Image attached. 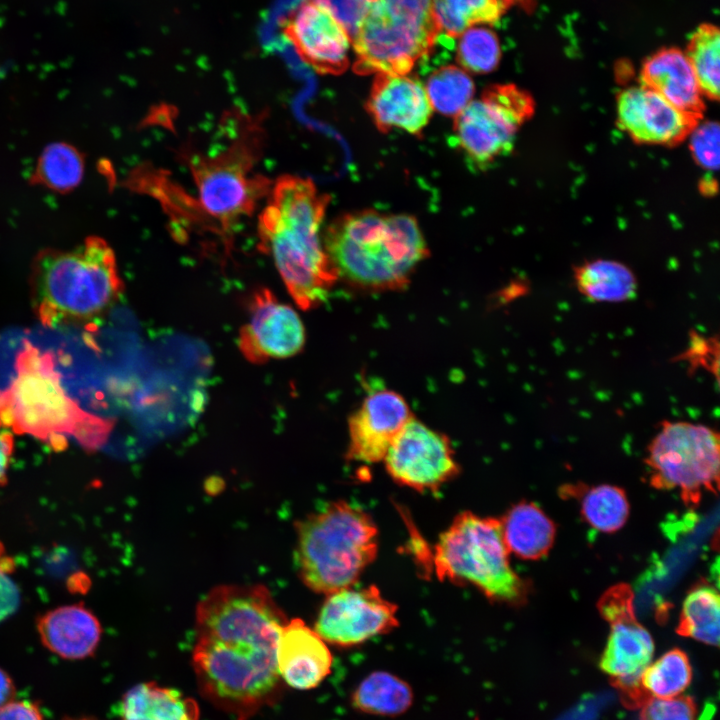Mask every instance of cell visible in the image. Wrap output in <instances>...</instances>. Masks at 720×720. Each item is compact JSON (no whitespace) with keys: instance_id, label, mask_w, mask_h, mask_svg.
<instances>
[{"instance_id":"f546056e","label":"cell","mask_w":720,"mask_h":720,"mask_svg":"<svg viewBox=\"0 0 720 720\" xmlns=\"http://www.w3.org/2000/svg\"><path fill=\"white\" fill-rule=\"evenodd\" d=\"M720 598L709 585L695 587L684 600L676 632L702 643L719 646Z\"/></svg>"},{"instance_id":"d6986e66","label":"cell","mask_w":720,"mask_h":720,"mask_svg":"<svg viewBox=\"0 0 720 720\" xmlns=\"http://www.w3.org/2000/svg\"><path fill=\"white\" fill-rule=\"evenodd\" d=\"M366 105L380 131L412 135L421 134L433 111L424 85L408 75L377 74Z\"/></svg>"},{"instance_id":"2e32d148","label":"cell","mask_w":720,"mask_h":720,"mask_svg":"<svg viewBox=\"0 0 720 720\" xmlns=\"http://www.w3.org/2000/svg\"><path fill=\"white\" fill-rule=\"evenodd\" d=\"M305 328L298 313L266 288L257 290L249 305L248 322L240 329L242 355L254 364L285 359L302 351Z\"/></svg>"},{"instance_id":"44dd1931","label":"cell","mask_w":720,"mask_h":720,"mask_svg":"<svg viewBox=\"0 0 720 720\" xmlns=\"http://www.w3.org/2000/svg\"><path fill=\"white\" fill-rule=\"evenodd\" d=\"M642 85L654 90L678 109L701 119L703 94L684 52L664 48L648 57L641 68Z\"/></svg>"},{"instance_id":"8d00e7d4","label":"cell","mask_w":720,"mask_h":720,"mask_svg":"<svg viewBox=\"0 0 720 720\" xmlns=\"http://www.w3.org/2000/svg\"><path fill=\"white\" fill-rule=\"evenodd\" d=\"M13 567L0 545V622L11 616L20 604V591L11 577Z\"/></svg>"},{"instance_id":"52a82bcc","label":"cell","mask_w":720,"mask_h":720,"mask_svg":"<svg viewBox=\"0 0 720 720\" xmlns=\"http://www.w3.org/2000/svg\"><path fill=\"white\" fill-rule=\"evenodd\" d=\"M500 519L458 514L435 545L437 577L476 587L489 600L519 604L527 585L511 568Z\"/></svg>"},{"instance_id":"9a60e30c","label":"cell","mask_w":720,"mask_h":720,"mask_svg":"<svg viewBox=\"0 0 720 720\" xmlns=\"http://www.w3.org/2000/svg\"><path fill=\"white\" fill-rule=\"evenodd\" d=\"M397 607L375 586L345 588L328 595L315 623V631L330 644L349 647L398 626Z\"/></svg>"},{"instance_id":"4316f807","label":"cell","mask_w":720,"mask_h":720,"mask_svg":"<svg viewBox=\"0 0 720 720\" xmlns=\"http://www.w3.org/2000/svg\"><path fill=\"white\" fill-rule=\"evenodd\" d=\"M85 170L84 154L66 142L47 145L41 152L29 183L59 194L72 192L81 183Z\"/></svg>"},{"instance_id":"4fadbf2b","label":"cell","mask_w":720,"mask_h":720,"mask_svg":"<svg viewBox=\"0 0 720 720\" xmlns=\"http://www.w3.org/2000/svg\"><path fill=\"white\" fill-rule=\"evenodd\" d=\"M279 27L300 59L318 73L337 75L347 69L351 38L330 0H298Z\"/></svg>"},{"instance_id":"ab89813d","label":"cell","mask_w":720,"mask_h":720,"mask_svg":"<svg viewBox=\"0 0 720 720\" xmlns=\"http://www.w3.org/2000/svg\"><path fill=\"white\" fill-rule=\"evenodd\" d=\"M13 452L12 435L1 428L0 424V485L6 482V475Z\"/></svg>"},{"instance_id":"603a6c76","label":"cell","mask_w":720,"mask_h":720,"mask_svg":"<svg viewBox=\"0 0 720 720\" xmlns=\"http://www.w3.org/2000/svg\"><path fill=\"white\" fill-rule=\"evenodd\" d=\"M502 535L510 552L525 560L548 554L556 533L554 522L534 503L513 505L500 519Z\"/></svg>"},{"instance_id":"7402d4cb","label":"cell","mask_w":720,"mask_h":720,"mask_svg":"<svg viewBox=\"0 0 720 720\" xmlns=\"http://www.w3.org/2000/svg\"><path fill=\"white\" fill-rule=\"evenodd\" d=\"M42 644L64 659L77 660L94 654L101 638L96 616L80 604L46 612L37 622Z\"/></svg>"},{"instance_id":"8fae6325","label":"cell","mask_w":720,"mask_h":720,"mask_svg":"<svg viewBox=\"0 0 720 720\" xmlns=\"http://www.w3.org/2000/svg\"><path fill=\"white\" fill-rule=\"evenodd\" d=\"M598 609L610 624L600 668L609 676L626 705L640 707L648 699L641 689L640 677L651 663L654 642L648 630L636 619L631 587L627 584L611 587L601 596Z\"/></svg>"},{"instance_id":"ac0fdd59","label":"cell","mask_w":720,"mask_h":720,"mask_svg":"<svg viewBox=\"0 0 720 720\" xmlns=\"http://www.w3.org/2000/svg\"><path fill=\"white\" fill-rule=\"evenodd\" d=\"M699 120L644 85L629 87L617 97L618 124L638 143L677 144L691 133Z\"/></svg>"},{"instance_id":"5b68a950","label":"cell","mask_w":720,"mask_h":720,"mask_svg":"<svg viewBox=\"0 0 720 720\" xmlns=\"http://www.w3.org/2000/svg\"><path fill=\"white\" fill-rule=\"evenodd\" d=\"M296 562L303 583L331 594L357 582L378 552V529L361 508L340 500L296 524Z\"/></svg>"},{"instance_id":"277c9868","label":"cell","mask_w":720,"mask_h":720,"mask_svg":"<svg viewBox=\"0 0 720 720\" xmlns=\"http://www.w3.org/2000/svg\"><path fill=\"white\" fill-rule=\"evenodd\" d=\"M31 284L36 312L46 325L94 318L123 289L114 251L98 236L68 250H41L32 263Z\"/></svg>"},{"instance_id":"cb8c5ba5","label":"cell","mask_w":720,"mask_h":720,"mask_svg":"<svg viewBox=\"0 0 720 720\" xmlns=\"http://www.w3.org/2000/svg\"><path fill=\"white\" fill-rule=\"evenodd\" d=\"M119 714L121 720H198L199 707L176 689L145 682L124 694Z\"/></svg>"},{"instance_id":"9c48e42d","label":"cell","mask_w":720,"mask_h":720,"mask_svg":"<svg viewBox=\"0 0 720 720\" xmlns=\"http://www.w3.org/2000/svg\"><path fill=\"white\" fill-rule=\"evenodd\" d=\"M645 464L651 486L677 489L684 504L696 506L703 491L719 487V434L704 424L666 420L648 445Z\"/></svg>"},{"instance_id":"f1b7e54d","label":"cell","mask_w":720,"mask_h":720,"mask_svg":"<svg viewBox=\"0 0 720 720\" xmlns=\"http://www.w3.org/2000/svg\"><path fill=\"white\" fill-rule=\"evenodd\" d=\"M440 35L459 37L475 24L498 21L509 6L503 0H431Z\"/></svg>"},{"instance_id":"836d02e7","label":"cell","mask_w":720,"mask_h":720,"mask_svg":"<svg viewBox=\"0 0 720 720\" xmlns=\"http://www.w3.org/2000/svg\"><path fill=\"white\" fill-rule=\"evenodd\" d=\"M501 49L496 34L485 27H471L460 35L456 61L466 72L485 74L498 65Z\"/></svg>"},{"instance_id":"8992f818","label":"cell","mask_w":720,"mask_h":720,"mask_svg":"<svg viewBox=\"0 0 720 720\" xmlns=\"http://www.w3.org/2000/svg\"><path fill=\"white\" fill-rule=\"evenodd\" d=\"M0 424L56 448L64 446L66 434L95 448L111 426L84 413L65 393L51 356L30 346L18 358L16 378L0 395Z\"/></svg>"},{"instance_id":"5bb4252c","label":"cell","mask_w":720,"mask_h":720,"mask_svg":"<svg viewBox=\"0 0 720 720\" xmlns=\"http://www.w3.org/2000/svg\"><path fill=\"white\" fill-rule=\"evenodd\" d=\"M391 478L417 491H436L460 472L449 438L412 418L384 459Z\"/></svg>"},{"instance_id":"f35d334b","label":"cell","mask_w":720,"mask_h":720,"mask_svg":"<svg viewBox=\"0 0 720 720\" xmlns=\"http://www.w3.org/2000/svg\"><path fill=\"white\" fill-rule=\"evenodd\" d=\"M0 720H44V717L36 703L13 700L0 708Z\"/></svg>"},{"instance_id":"4dcf8cb0","label":"cell","mask_w":720,"mask_h":720,"mask_svg":"<svg viewBox=\"0 0 720 720\" xmlns=\"http://www.w3.org/2000/svg\"><path fill=\"white\" fill-rule=\"evenodd\" d=\"M692 668L689 658L680 649H672L654 663H650L640 677L646 698H673L690 685Z\"/></svg>"},{"instance_id":"ffe728a7","label":"cell","mask_w":720,"mask_h":720,"mask_svg":"<svg viewBox=\"0 0 720 720\" xmlns=\"http://www.w3.org/2000/svg\"><path fill=\"white\" fill-rule=\"evenodd\" d=\"M331 666V652L315 630L299 618L285 624L277 645V670L282 680L295 689H313L328 676Z\"/></svg>"},{"instance_id":"60d3db41","label":"cell","mask_w":720,"mask_h":720,"mask_svg":"<svg viewBox=\"0 0 720 720\" xmlns=\"http://www.w3.org/2000/svg\"><path fill=\"white\" fill-rule=\"evenodd\" d=\"M15 685L7 672L0 668V708L15 700Z\"/></svg>"},{"instance_id":"484cf974","label":"cell","mask_w":720,"mask_h":720,"mask_svg":"<svg viewBox=\"0 0 720 720\" xmlns=\"http://www.w3.org/2000/svg\"><path fill=\"white\" fill-rule=\"evenodd\" d=\"M414 693L408 682L387 671L367 675L351 695L352 707L365 714L396 717L412 706Z\"/></svg>"},{"instance_id":"d6a6232c","label":"cell","mask_w":720,"mask_h":720,"mask_svg":"<svg viewBox=\"0 0 720 720\" xmlns=\"http://www.w3.org/2000/svg\"><path fill=\"white\" fill-rule=\"evenodd\" d=\"M424 87L432 109L455 117L471 102L475 90L468 73L455 65L435 70Z\"/></svg>"},{"instance_id":"e0dca14e","label":"cell","mask_w":720,"mask_h":720,"mask_svg":"<svg viewBox=\"0 0 720 720\" xmlns=\"http://www.w3.org/2000/svg\"><path fill=\"white\" fill-rule=\"evenodd\" d=\"M414 415L405 398L390 389L370 392L348 419L346 457L352 461H383L394 439Z\"/></svg>"},{"instance_id":"e575fe53","label":"cell","mask_w":720,"mask_h":720,"mask_svg":"<svg viewBox=\"0 0 720 720\" xmlns=\"http://www.w3.org/2000/svg\"><path fill=\"white\" fill-rule=\"evenodd\" d=\"M640 720H697V708L690 696L648 698L640 706Z\"/></svg>"},{"instance_id":"b9f144b4","label":"cell","mask_w":720,"mask_h":720,"mask_svg":"<svg viewBox=\"0 0 720 720\" xmlns=\"http://www.w3.org/2000/svg\"><path fill=\"white\" fill-rule=\"evenodd\" d=\"M70 720H92V719H88V718H79V719H70Z\"/></svg>"},{"instance_id":"6da1fadb","label":"cell","mask_w":720,"mask_h":720,"mask_svg":"<svg viewBox=\"0 0 720 720\" xmlns=\"http://www.w3.org/2000/svg\"><path fill=\"white\" fill-rule=\"evenodd\" d=\"M192 663L202 692L237 720L279 687L277 645L288 622L263 585H220L198 603Z\"/></svg>"},{"instance_id":"83f0119b","label":"cell","mask_w":720,"mask_h":720,"mask_svg":"<svg viewBox=\"0 0 720 720\" xmlns=\"http://www.w3.org/2000/svg\"><path fill=\"white\" fill-rule=\"evenodd\" d=\"M562 490L566 491L562 496L579 498L584 520L599 531L615 532L627 521L629 502L624 490L617 486H567Z\"/></svg>"},{"instance_id":"d590c367","label":"cell","mask_w":720,"mask_h":720,"mask_svg":"<svg viewBox=\"0 0 720 720\" xmlns=\"http://www.w3.org/2000/svg\"><path fill=\"white\" fill-rule=\"evenodd\" d=\"M690 135V149L697 164L715 171L719 164V127L716 122L697 124Z\"/></svg>"},{"instance_id":"74e56055","label":"cell","mask_w":720,"mask_h":720,"mask_svg":"<svg viewBox=\"0 0 720 720\" xmlns=\"http://www.w3.org/2000/svg\"><path fill=\"white\" fill-rule=\"evenodd\" d=\"M684 355L685 359H688L692 364L714 368L717 372L718 342H714L713 338H705L699 335L693 336Z\"/></svg>"},{"instance_id":"7c38bea8","label":"cell","mask_w":720,"mask_h":720,"mask_svg":"<svg viewBox=\"0 0 720 720\" xmlns=\"http://www.w3.org/2000/svg\"><path fill=\"white\" fill-rule=\"evenodd\" d=\"M252 162V148L237 142L220 155L192 164L202 209L225 228L249 215L268 191L267 180L252 174Z\"/></svg>"},{"instance_id":"7a4b0ae2","label":"cell","mask_w":720,"mask_h":720,"mask_svg":"<svg viewBox=\"0 0 720 720\" xmlns=\"http://www.w3.org/2000/svg\"><path fill=\"white\" fill-rule=\"evenodd\" d=\"M329 200L310 179L283 176L259 216V246L269 254L295 303H324L338 276L320 240Z\"/></svg>"},{"instance_id":"d4e9b609","label":"cell","mask_w":720,"mask_h":720,"mask_svg":"<svg viewBox=\"0 0 720 720\" xmlns=\"http://www.w3.org/2000/svg\"><path fill=\"white\" fill-rule=\"evenodd\" d=\"M579 293L597 303H621L637 292V279L625 264L609 259H596L579 265L574 272Z\"/></svg>"},{"instance_id":"30bf717a","label":"cell","mask_w":720,"mask_h":720,"mask_svg":"<svg viewBox=\"0 0 720 720\" xmlns=\"http://www.w3.org/2000/svg\"><path fill=\"white\" fill-rule=\"evenodd\" d=\"M534 101L513 84L494 85L455 117L457 147L475 167L485 168L509 153L520 127L532 116Z\"/></svg>"},{"instance_id":"ba28073f","label":"cell","mask_w":720,"mask_h":720,"mask_svg":"<svg viewBox=\"0 0 720 720\" xmlns=\"http://www.w3.org/2000/svg\"><path fill=\"white\" fill-rule=\"evenodd\" d=\"M439 38L431 0H368L353 40L360 75H407Z\"/></svg>"},{"instance_id":"1f68e13d","label":"cell","mask_w":720,"mask_h":720,"mask_svg":"<svg viewBox=\"0 0 720 720\" xmlns=\"http://www.w3.org/2000/svg\"><path fill=\"white\" fill-rule=\"evenodd\" d=\"M719 29L702 24L690 37L686 56L696 76L703 96L717 100L720 80Z\"/></svg>"},{"instance_id":"3957f363","label":"cell","mask_w":720,"mask_h":720,"mask_svg":"<svg viewBox=\"0 0 720 720\" xmlns=\"http://www.w3.org/2000/svg\"><path fill=\"white\" fill-rule=\"evenodd\" d=\"M324 248L338 278L365 291L400 290L428 256L412 216L364 210L344 215L327 230Z\"/></svg>"}]
</instances>
